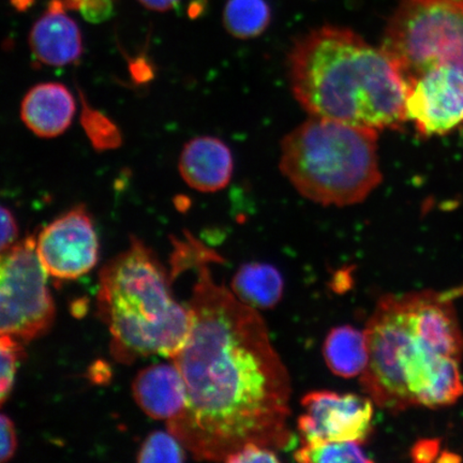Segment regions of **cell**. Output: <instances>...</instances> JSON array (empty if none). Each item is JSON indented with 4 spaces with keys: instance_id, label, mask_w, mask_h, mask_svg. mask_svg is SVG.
Returning a JSON list of instances; mask_svg holds the SVG:
<instances>
[{
    "instance_id": "obj_1",
    "label": "cell",
    "mask_w": 463,
    "mask_h": 463,
    "mask_svg": "<svg viewBox=\"0 0 463 463\" xmlns=\"http://www.w3.org/2000/svg\"><path fill=\"white\" fill-rule=\"evenodd\" d=\"M173 269H190L195 281L188 303L186 344L171 360L186 387V407L166 421L196 460L228 462L248 444L289 450L292 384L258 310L217 283L211 263L222 258L193 235L173 237Z\"/></svg>"
},
{
    "instance_id": "obj_2",
    "label": "cell",
    "mask_w": 463,
    "mask_h": 463,
    "mask_svg": "<svg viewBox=\"0 0 463 463\" xmlns=\"http://www.w3.org/2000/svg\"><path fill=\"white\" fill-rule=\"evenodd\" d=\"M288 65L293 94L314 118L376 131L408 120V85L395 63L349 28L323 26L304 34Z\"/></svg>"
},
{
    "instance_id": "obj_3",
    "label": "cell",
    "mask_w": 463,
    "mask_h": 463,
    "mask_svg": "<svg viewBox=\"0 0 463 463\" xmlns=\"http://www.w3.org/2000/svg\"><path fill=\"white\" fill-rule=\"evenodd\" d=\"M173 276L137 237L101 269L98 311L111 334L116 361L153 355L171 358L188 339L191 314L172 291Z\"/></svg>"
},
{
    "instance_id": "obj_4",
    "label": "cell",
    "mask_w": 463,
    "mask_h": 463,
    "mask_svg": "<svg viewBox=\"0 0 463 463\" xmlns=\"http://www.w3.org/2000/svg\"><path fill=\"white\" fill-rule=\"evenodd\" d=\"M378 132L326 118L307 120L283 140L281 171L318 204H357L382 182Z\"/></svg>"
},
{
    "instance_id": "obj_5",
    "label": "cell",
    "mask_w": 463,
    "mask_h": 463,
    "mask_svg": "<svg viewBox=\"0 0 463 463\" xmlns=\"http://www.w3.org/2000/svg\"><path fill=\"white\" fill-rule=\"evenodd\" d=\"M381 49L408 86L439 66L463 72V0H402Z\"/></svg>"
},
{
    "instance_id": "obj_6",
    "label": "cell",
    "mask_w": 463,
    "mask_h": 463,
    "mask_svg": "<svg viewBox=\"0 0 463 463\" xmlns=\"http://www.w3.org/2000/svg\"><path fill=\"white\" fill-rule=\"evenodd\" d=\"M368 364L361 375L366 395L379 408L392 414L414 407L405 383L404 366L415 346L402 294H387L364 329Z\"/></svg>"
},
{
    "instance_id": "obj_7",
    "label": "cell",
    "mask_w": 463,
    "mask_h": 463,
    "mask_svg": "<svg viewBox=\"0 0 463 463\" xmlns=\"http://www.w3.org/2000/svg\"><path fill=\"white\" fill-rule=\"evenodd\" d=\"M33 236L2 253L0 262V335L36 339L51 327L55 306Z\"/></svg>"
},
{
    "instance_id": "obj_8",
    "label": "cell",
    "mask_w": 463,
    "mask_h": 463,
    "mask_svg": "<svg viewBox=\"0 0 463 463\" xmlns=\"http://www.w3.org/2000/svg\"><path fill=\"white\" fill-rule=\"evenodd\" d=\"M373 402L357 393L315 391L302 399L305 413L298 430L303 444L358 442L364 444L373 432Z\"/></svg>"
},
{
    "instance_id": "obj_9",
    "label": "cell",
    "mask_w": 463,
    "mask_h": 463,
    "mask_svg": "<svg viewBox=\"0 0 463 463\" xmlns=\"http://www.w3.org/2000/svg\"><path fill=\"white\" fill-rule=\"evenodd\" d=\"M37 252L45 273L56 279L89 274L99 259V241L85 206H75L45 227L37 239Z\"/></svg>"
},
{
    "instance_id": "obj_10",
    "label": "cell",
    "mask_w": 463,
    "mask_h": 463,
    "mask_svg": "<svg viewBox=\"0 0 463 463\" xmlns=\"http://www.w3.org/2000/svg\"><path fill=\"white\" fill-rule=\"evenodd\" d=\"M408 120L422 137L443 136L463 124V72L439 66L408 86Z\"/></svg>"
},
{
    "instance_id": "obj_11",
    "label": "cell",
    "mask_w": 463,
    "mask_h": 463,
    "mask_svg": "<svg viewBox=\"0 0 463 463\" xmlns=\"http://www.w3.org/2000/svg\"><path fill=\"white\" fill-rule=\"evenodd\" d=\"M409 326L416 340L433 354L463 356V333L453 300L433 291L402 294Z\"/></svg>"
},
{
    "instance_id": "obj_12",
    "label": "cell",
    "mask_w": 463,
    "mask_h": 463,
    "mask_svg": "<svg viewBox=\"0 0 463 463\" xmlns=\"http://www.w3.org/2000/svg\"><path fill=\"white\" fill-rule=\"evenodd\" d=\"M66 9L63 0H52L48 10L29 33L33 54L44 65H71L83 53L82 34L77 23L67 15Z\"/></svg>"
},
{
    "instance_id": "obj_13",
    "label": "cell",
    "mask_w": 463,
    "mask_h": 463,
    "mask_svg": "<svg viewBox=\"0 0 463 463\" xmlns=\"http://www.w3.org/2000/svg\"><path fill=\"white\" fill-rule=\"evenodd\" d=\"M133 397L149 418L169 421L186 407V387L173 362L141 370L132 383Z\"/></svg>"
},
{
    "instance_id": "obj_14",
    "label": "cell",
    "mask_w": 463,
    "mask_h": 463,
    "mask_svg": "<svg viewBox=\"0 0 463 463\" xmlns=\"http://www.w3.org/2000/svg\"><path fill=\"white\" fill-rule=\"evenodd\" d=\"M178 166L191 188L216 193L227 187L233 175V156L217 137H195L184 145Z\"/></svg>"
},
{
    "instance_id": "obj_15",
    "label": "cell",
    "mask_w": 463,
    "mask_h": 463,
    "mask_svg": "<svg viewBox=\"0 0 463 463\" xmlns=\"http://www.w3.org/2000/svg\"><path fill=\"white\" fill-rule=\"evenodd\" d=\"M77 107L71 91L60 83L39 84L22 101L21 118L40 137L62 135L71 125Z\"/></svg>"
},
{
    "instance_id": "obj_16",
    "label": "cell",
    "mask_w": 463,
    "mask_h": 463,
    "mask_svg": "<svg viewBox=\"0 0 463 463\" xmlns=\"http://www.w3.org/2000/svg\"><path fill=\"white\" fill-rule=\"evenodd\" d=\"M285 289L280 271L273 265L248 263L236 271L231 291L241 303L256 310H269L281 302Z\"/></svg>"
},
{
    "instance_id": "obj_17",
    "label": "cell",
    "mask_w": 463,
    "mask_h": 463,
    "mask_svg": "<svg viewBox=\"0 0 463 463\" xmlns=\"http://www.w3.org/2000/svg\"><path fill=\"white\" fill-rule=\"evenodd\" d=\"M323 355L335 375L344 379L362 375L368 364L366 332L350 326L333 328L324 341Z\"/></svg>"
},
{
    "instance_id": "obj_18",
    "label": "cell",
    "mask_w": 463,
    "mask_h": 463,
    "mask_svg": "<svg viewBox=\"0 0 463 463\" xmlns=\"http://www.w3.org/2000/svg\"><path fill=\"white\" fill-rule=\"evenodd\" d=\"M271 11L265 0H228L223 10V25L232 36L252 39L269 28Z\"/></svg>"
},
{
    "instance_id": "obj_19",
    "label": "cell",
    "mask_w": 463,
    "mask_h": 463,
    "mask_svg": "<svg viewBox=\"0 0 463 463\" xmlns=\"http://www.w3.org/2000/svg\"><path fill=\"white\" fill-rule=\"evenodd\" d=\"M358 442H318L303 444L294 453V459L304 463H370V458Z\"/></svg>"
},
{
    "instance_id": "obj_20",
    "label": "cell",
    "mask_w": 463,
    "mask_h": 463,
    "mask_svg": "<svg viewBox=\"0 0 463 463\" xmlns=\"http://www.w3.org/2000/svg\"><path fill=\"white\" fill-rule=\"evenodd\" d=\"M82 109H80V125L86 133L87 137L98 152H108L121 146L123 137H121L118 127L106 115L91 108L87 102L82 90H79Z\"/></svg>"
},
{
    "instance_id": "obj_21",
    "label": "cell",
    "mask_w": 463,
    "mask_h": 463,
    "mask_svg": "<svg viewBox=\"0 0 463 463\" xmlns=\"http://www.w3.org/2000/svg\"><path fill=\"white\" fill-rule=\"evenodd\" d=\"M179 439L170 431L150 433L138 450V462H184L186 451Z\"/></svg>"
},
{
    "instance_id": "obj_22",
    "label": "cell",
    "mask_w": 463,
    "mask_h": 463,
    "mask_svg": "<svg viewBox=\"0 0 463 463\" xmlns=\"http://www.w3.org/2000/svg\"><path fill=\"white\" fill-rule=\"evenodd\" d=\"M24 357V349L19 340L9 335H2L0 338V403L7 401L17 370V364Z\"/></svg>"
},
{
    "instance_id": "obj_23",
    "label": "cell",
    "mask_w": 463,
    "mask_h": 463,
    "mask_svg": "<svg viewBox=\"0 0 463 463\" xmlns=\"http://www.w3.org/2000/svg\"><path fill=\"white\" fill-rule=\"evenodd\" d=\"M276 450L260 447L258 444H248L247 447L237 451L231 457L229 463H260V462H280Z\"/></svg>"
},
{
    "instance_id": "obj_24",
    "label": "cell",
    "mask_w": 463,
    "mask_h": 463,
    "mask_svg": "<svg viewBox=\"0 0 463 463\" xmlns=\"http://www.w3.org/2000/svg\"><path fill=\"white\" fill-rule=\"evenodd\" d=\"M79 10L86 21L98 24L112 16L114 3L113 0H80Z\"/></svg>"
},
{
    "instance_id": "obj_25",
    "label": "cell",
    "mask_w": 463,
    "mask_h": 463,
    "mask_svg": "<svg viewBox=\"0 0 463 463\" xmlns=\"http://www.w3.org/2000/svg\"><path fill=\"white\" fill-rule=\"evenodd\" d=\"M0 434H2V449H0V461H9L15 454L17 442L15 428L13 420L7 415L3 414L0 418Z\"/></svg>"
},
{
    "instance_id": "obj_26",
    "label": "cell",
    "mask_w": 463,
    "mask_h": 463,
    "mask_svg": "<svg viewBox=\"0 0 463 463\" xmlns=\"http://www.w3.org/2000/svg\"><path fill=\"white\" fill-rule=\"evenodd\" d=\"M17 234H19V230H17L13 212L9 208L2 206V246H0L2 253L16 244Z\"/></svg>"
},
{
    "instance_id": "obj_27",
    "label": "cell",
    "mask_w": 463,
    "mask_h": 463,
    "mask_svg": "<svg viewBox=\"0 0 463 463\" xmlns=\"http://www.w3.org/2000/svg\"><path fill=\"white\" fill-rule=\"evenodd\" d=\"M415 462H431L439 455V441L438 439H422L416 443L411 451Z\"/></svg>"
},
{
    "instance_id": "obj_28",
    "label": "cell",
    "mask_w": 463,
    "mask_h": 463,
    "mask_svg": "<svg viewBox=\"0 0 463 463\" xmlns=\"http://www.w3.org/2000/svg\"><path fill=\"white\" fill-rule=\"evenodd\" d=\"M130 73L137 83H146L154 78L153 68L145 58H137L131 61Z\"/></svg>"
},
{
    "instance_id": "obj_29",
    "label": "cell",
    "mask_w": 463,
    "mask_h": 463,
    "mask_svg": "<svg viewBox=\"0 0 463 463\" xmlns=\"http://www.w3.org/2000/svg\"><path fill=\"white\" fill-rule=\"evenodd\" d=\"M137 2L149 10L158 11V13H165V11H169L175 7L179 3V0H137Z\"/></svg>"
},
{
    "instance_id": "obj_30",
    "label": "cell",
    "mask_w": 463,
    "mask_h": 463,
    "mask_svg": "<svg viewBox=\"0 0 463 463\" xmlns=\"http://www.w3.org/2000/svg\"><path fill=\"white\" fill-rule=\"evenodd\" d=\"M445 298L454 300L457 298L463 297V286L451 289V291L447 293H442Z\"/></svg>"
},
{
    "instance_id": "obj_31",
    "label": "cell",
    "mask_w": 463,
    "mask_h": 463,
    "mask_svg": "<svg viewBox=\"0 0 463 463\" xmlns=\"http://www.w3.org/2000/svg\"><path fill=\"white\" fill-rule=\"evenodd\" d=\"M439 456L441 457H439V459L438 460L441 462H456L461 460L460 457L455 455L454 453H449V451H444V453Z\"/></svg>"
},
{
    "instance_id": "obj_32",
    "label": "cell",
    "mask_w": 463,
    "mask_h": 463,
    "mask_svg": "<svg viewBox=\"0 0 463 463\" xmlns=\"http://www.w3.org/2000/svg\"><path fill=\"white\" fill-rule=\"evenodd\" d=\"M63 3L67 9H79L80 0H63Z\"/></svg>"
}]
</instances>
